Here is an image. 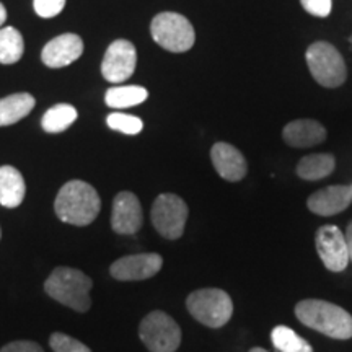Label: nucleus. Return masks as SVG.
I'll return each instance as SVG.
<instances>
[{"label":"nucleus","mask_w":352,"mask_h":352,"mask_svg":"<svg viewBox=\"0 0 352 352\" xmlns=\"http://www.w3.org/2000/svg\"><path fill=\"white\" fill-rule=\"evenodd\" d=\"M271 341L272 346L280 352H314V347L300 334L287 327H276L272 329Z\"/></svg>","instance_id":"23"},{"label":"nucleus","mask_w":352,"mask_h":352,"mask_svg":"<svg viewBox=\"0 0 352 352\" xmlns=\"http://www.w3.org/2000/svg\"><path fill=\"white\" fill-rule=\"evenodd\" d=\"M0 239H2V230H0Z\"/></svg>","instance_id":"32"},{"label":"nucleus","mask_w":352,"mask_h":352,"mask_svg":"<svg viewBox=\"0 0 352 352\" xmlns=\"http://www.w3.org/2000/svg\"><path fill=\"white\" fill-rule=\"evenodd\" d=\"M186 307L204 327L220 328L228 323L233 314V302L222 289H199L188 297Z\"/></svg>","instance_id":"4"},{"label":"nucleus","mask_w":352,"mask_h":352,"mask_svg":"<svg viewBox=\"0 0 352 352\" xmlns=\"http://www.w3.org/2000/svg\"><path fill=\"white\" fill-rule=\"evenodd\" d=\"M336 160L331 153H314V155L303 157L297 165V175L307 182L327 178L333 173Z\"/></svg>","instance_id":"19"},{"label":"nucleus","mask_w":352,"mask_h":352,"mask_svg":"<svg viewBox=\"0 0 352 352\" xmlns=\"http://www.w3.org/2000/svg\"><path fill=\"white\" fill-rule=\"evenodd\" d=\"M302 7L314 16L324 19L331 13V0H300Z\"/></svg>","instance_id":"27"},{"label":"nucleus","mask_w":352,"mask_h":352,"mask_svg":"<svg viewBox=\"0 0 352 352\" xmlns=\"http://www.w3.org/2000/svg\"><path fill=\"white\" fill-rule=\"evenodd\" d=\"M346 243H347V252H349V261H352V222L346 228Z\"/></svg>","instance_id":"29"},{"label":"nucleus","mask_w":352,"mask_h":352,"mask_svg":"<svg viewBox=\"0 0 352 352\" xmlns=\"http://www.w3.org/2000/svg\"><path fill=\"white\" fill-rule=\"evenodd\" d=\"M152 38L170 52H186L196 41V33L186 16L175 12L158 13L151 25Z\"/></svg>","instance_id":"6"},{"label":"nucleus","mask_w":352,"mask_h":352,"mask_svg":"<svg viewBox=\"0 0 352 352\" xmlns=\"http://www.w3.org/2000/svg\"><path fill=\"white\" fill-rule=\"evenodd\" d=\"M135 64H138V52L134 44L127 39H116L109 44L103 57L101 74L108 82L122 83L134 74Z\"/></svg>","instance_id":"9"},{"label":"nucleus","mask_w":352,"mask_h":352,"mask_svg":"<svg viewBox=\"0 0 352 352\" xmlns=\"http://www.w3.org/2000/svg\"><path fill=\"white\" fill-rule=\"evenodd\" d=\"M316 252H318L324 267L333 272L344 271L349 264L346 236L334 226L320 227L315 236Z\"/></svg>","instance_id":"10"},{"label":"nucleus","mask_w":352,"mask_h":352,"mask_svg":"<svg viewBox=\"0 0 352 352\" xmlns=\"http://www.w3.org/2000/svg\"><path fill=\"white\" fill-rule=\"evenodd\" d=\"M65 0H34V10L43 19H52L64 10Z\"/></svg>","instance_id":"26"},{"label":"nucleus","mask_w":352,"mask_h":352,"mask_svg":"<svg viewBox=\"0 0 352 352\" xmlns=\"http://www.w3.org/2000/svg\"><path fill=\"white\" fill-rule=\"evenodd\" d=\"M0 352H44L41 346L33 341H13L10 344L3 346Z\"/></svg>","instance_id":"28"},{"label":"nucleus","mask_w":352,"mask_h":352,"mask_svg":"<svg viewBox=\"0 0 352 352\" xmlns=\"http://www.w3.org/2000/svg\"><path fill=\"white\" fill-rule=\"evenodd\" d=\"M139 336L151 352H175L182 344V329L165 311L155 310L140 321Z\"/></svg>","instance_id":"7"},{"label":"nucleus","mask_w":352,"mask_h":352,"mask_svg":"<svg viewBox=\"0 0 352 352\" xmlns=\"http://www.w3.org/2000/svg\"><path fill=\"white\" fill-rule=\"evenodd\" d=\"M6 20H7V10H6V7L0 3V25L6 23Z\"/></svg>","instance_id":"30"},{"label":"nucleus","mask_w":352,"mask_h":352,"mask_svg":"<svg viewBox=\"0 0 352 352\" xmlns=\"http://www.w3.org/2000/svg\"><path fill=\"white\" fill-rule=\"evenodd\" d=\"M77 109L70 104L60 103L52 107L51 109H47L44 113L43 120H41V126L46 132H63L67 129L69 126H72L77 120Z\"/></svg>","instance_id":"21"},{"label":"nucleus","mask_w":352,"mask_h":352,"mask_svg":"<svg viewBox=\"0 0 352 352\" xmlns=\"http://www.w3.org/2000/svg\"><path fill=\"white\" fill-rule=\"evenodd\" d=\"M210 158H212L215 171L227 182H240L248 171V164H246L243 153L227 142L215 144L210 151Z\"/></svg>","instance_id":"15"},{"label":"nucleus","mask_w":352,"mask_h":352,"mask_svg":"<svg viewBox=\"0 0 352 352\" xmlns=\"http://www.w3.org/2000/svg\"><path fill=\"white\" fill-rule=\"evenodd\" d=\"M34 98L30 94H16L0 100V126H10L28 116L34 108Z\"/></svg>","instance_id":"18"},{"label":"nucleus","mask_w":352,"mask_h":352,"mask_svg":"<svg viewBox=\"0 0 352 352\" xmlns=\"http://www.w3.org/2000/svg\"><path fill=\"white\" fill-rule=\"evenodd\" d=\"M148 91L144 87L129 85V87H111L104 95V101L109 108L126 109L131 107H138L147 100Z\"/></svg>","instance_id":"20"},{"label":"nucleus","mask_w":352,"mask_h":352,"mask_svg":"<svg viewBox=\"0 0 352 352\" xmlns=\"http://www.w3.org/2000/svg\"><path fill=\"white\" fill-rule=\"evenodd\" d=\"M162 264L164 259L157 253L129 254L116 259L109 267V272L118 280H144L155 276L162 270Z\"/></svg>","instance_id":"11"},{"label":"nucleus","mask_w":352,"mask_h":352,"mask_svg":"<svg viewBox=\"0 0 352 352\" xmlns=\"http://www.w3.org/2000/svg\"><path fill=\"white\" fill-rule=\"evenodd\" d=\"M26 184L21 173L10 165L0 166V204L13 209L25 199Z\"/></svg>","instance_id":"17"},{"label":"nucleus","mask_w":352,"mask_h":352,"mask_svg":"<svg viewBox=\"0 0 352 352\" xmlns=\"http://www.w3.org/2000/svg\"><path fill=\"white\" fill-rule=\"evenodd\" d=\"M54 209L57 217L63 222L85 227L98 217L101 201L94 186L80 179H72L59 189Z\"/></svg>","instance_id":"1"},{"label":"nucleus","mask_w":352,"mask_h":352,"mask_svg":"<svg viewBox=\"0 0 352 352\" xmlns=\"http://www.w3.org/2000/svg\"><path fill=\"white\" fill-rule=\"evenodd\" d=\"M142 208L138 196L129 191H122L114 197L111 227L121 235H134L142 227Z\"/></svg>","instance_id":"12"},{"label":"nucleus","mask_w":352,"mask_h":352,"mask_svg":"<svg viewBox=\"0 0 352 352\" xmlns=\"http://www.w3.org/2000/svg\"><path fill=\"white\" fill-rule=\"evenodd\" d=\"M305 59L310 74L320 85L336 88L344 83L347 77L344 59L333 44L327 41L314 43L307 50Z\"/></svg>","instance_id":"5"},{"label":"nucleus","mask_w":352,"mask_h":352,"mask_svg":"<svg viewBox=\"0 0 352 352\" xmlns=\"http://www.w3.org/2000/svg\"><path fill=\"white\" fill-rule=\"evenodd\" d=\"M283 138L290 147L307 148L318 145L327 139V129L314 120H297L284 127Z\"/></svg>","instance_id":"16"},{"label":"nucleus","mask_w":352,"mask_h":352,"mask_svg":"<svg viewBox=\"0 0 352 352\" xmlns=\"http://www.w3.org/2000/svg\"><path fill=\"white\" fill-rule=\"evenodd\" d=\"M83 52V41L74 33L60 34L44 46L41 52L43 63L47 67L59 69L76 63Z\"/></svg>","instance_id":"13"},{"label":"nucleus","mask_w":352,"mask_h":352,"mask_svg":"<svg viewBox=\"0 0 352 352\" xmlns=\"http://www.w3.org/2000/svg\"><path fill=\"white\" fill-rule=\"evenodd\" d=\"M152 223L162 236L178 240L183 235L188 220V206L176 195H160L152 206Z\"/></svg>","instance_id":"8"},{"label":"nucleus","mask_w":352,"mask_h":352,"mask_svg":"<svg viewBox=\"0 0 352 352\" xmlns=\"http://www.w3.org/2000/svg\"><path fill=\"white\" fill-rule=\"evenodd\" d=\"M250 352H267V351L266 349H261V347H253V349L250 351Z\"/></svg>","instance_id":"31"},{"label":"nucleus","mask_w":352,"mask_h":352,"mask_svg":"<svg viewBox=\"0 0 352 352\" xmlns=\"http://www.w3.org/2000/svg\"><path fill=\"white\" fill-rule=\"evenodd\" d=\"M50 344L54 352H91L83 342L67 336L64 333H54L51 336Z\"/></svg>","instance_id":"25"},{"label":"nucleus","mask_w":352,"mask_h":352,"mask_svg":"<svg viewBox=\"0 0 352 352\" xmlns=\"http://www.w3.org/2000/svg\"><path fill=\"white\" fill-rule=\"evenodd\" d=\"M107 124L114 131H120L122 134L127 135H135L144 129L142 120H139L138 116H132V114L124 113H113L107 118Z\"/></svg>","instance_id":"24"},{"label":"nucleus","mask_w":352,"mask_h":352,"mask_svg":"<svg viewBox=\"0 0 352 352\" xmlns=\"http://www.w3.org/2000/svg\"><path fill=\"white\" fill-rule=\"evenodd\" d=\"M91 279L74 267H56L44 283V290L51 298L83 314L90 310Z\"/></svg>","instance_id":"3"},{"label":"nucleus","mask_w":352,"mask_h":352,"mask_svg":"<svg viewBox=\"0 0 352 352\" xmlns=\"http://www.w3.org/2000/svg\"><path fill=\"white\" fill-rule=\"evenodd\" d=\"M25 44L19 30L6 26L0 30V64H15L23 56Z\"/></svg>","instance_id":"22"},{"label":"nucleus","mask_w":352,"mask_h":352,"mask_svg":"<svg viewBox=\"0 0 352 352\" xmlns=\"http://www.w3.org/2000/svg\"><path fill=\"white\" fill-rule=\"evenodd\" d=\"M296 316L305 327L327 334L333 340L352 338V315L331 302L307 298L297 303Z\"/></svg>","instance_id":"2"},{"label":"nucleus","mask_w":352,"mask_h":352,"mask_svg":"<svg viewBox=\"0 0 352 352\" xmlns=\"http://www.w3.org/2000/svg\"><path fill=\"white\" fill-rule=\"evenodd\" d=\"M352 202V184L344 186V184H338V186H328L320 189L308 197L307 206L311 212L316 215H336L349 208Z\"/></svg>","instance_id":"14"}]
</instances>
